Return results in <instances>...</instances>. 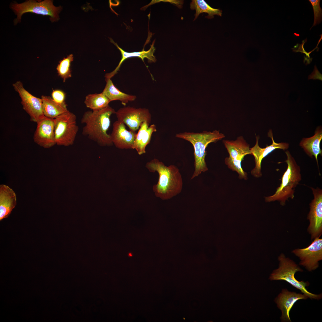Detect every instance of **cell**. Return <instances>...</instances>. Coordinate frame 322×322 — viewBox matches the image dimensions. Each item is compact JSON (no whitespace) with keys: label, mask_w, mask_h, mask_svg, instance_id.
<instances>
[{"label":"cell","mask_w":322,"mask_h":322,"mask_svg":"<svg viewBox=\"0 0 322 322\" xmlns=\"http://www.w3.org/2000/svg\"><path fill=\"white\" fill-rule=\"evenodd\" d=\"M145 167L151 172L157 171L158 173V182L152 188L156 197L163 200H168L181 193L182 179L177 166L173 165L166 166L162 162L154 158L148 162Z\"/></svg>","instance_id":"cell-1"},{"label":"cell","mask_w":322,"mask_h":322,"mask_svg":"<svg viewBox=\"0 0 322 322\" xmlns=\"http://www.w3.org/2000/svg\"><path fill=\"white\" fill-rule=\"evenodd\" d=\"M278 267L270 274L269 279L271 281H284L293 287L300 290L303 294L311 299L317 300L322 298V294H316L309 292L306 289L309 284L308 281H299L295 277L296 273L302 272L303 270L293 260L281 253L278 257Z\"/></svg>","instance_id":"cell-5"},{"label":"cell","mask_w":322,"mask_h":322,"mask_svg":"<svg viewBox=\"0 0 322 322\" xmlns=\"http://www.w3.org/2000/svg\"><path fill=\"white\" fill-rule=\"evenodd\" d=\"M136 133L128 130L124 123L117 120L113 123L110 135L112 142L116 148L133 149Z\"/></svg>","instance_id":"cell-15"},{"label":"cell","mask_w":322,"mask_h":322,"mask_svg":"<svg viewBox=\"0 0 322 322\" xmlns=\"http://www.w3.org/2000/svg\"><path fill=\"white\" fill-rule=\"evenodd\" d=\"M176 137L188 141L193 146L195 170L191 178L192 179L208 170L205 161L206 149L208 145L221 140L225 136L219 131L215 130L200 133L185 132L177 134Z\"/></svg>","instance_id":"cell-3"},{"label":"cell","mask_w":322,"mask_h":322,"mask_svg":"<svg viewBox=\"0 0 322 322\" xmlns=\"http://www.w3.org/2000/svg\"><path fill=\"white\" fill-rule=\"evenodd\" d=\"M314 199L310 204L307 216L309 224L307 230L312 240L319 237L322 233V190L319 188H311Z\"/></svg>","instance_id":"cell-11"},{"label":"cell","mask_w":322,"mask_h":322,"mask_svg":"<svg viewBox=\"0 0 322 322\" xmlns=\"http://www.w3.org/2000/svg\"><path fill=\"white\" fill-rule=\"evenodd\" d=\"M322 139V129L321 127H318L314 135L309 138H303L300 143V146L303 148L306 153L310 157L314 156L319 167L318 156L322 155V151L320 148V143Z\"/></svg>","instance_id":"cell-19"},{"label":"cell","mask_w":322,"mask_h":322,"mask_svg":"<svg viewBox=\"0 0 322 322\" xmlns=\"http://www.w3.org/2000/svg\"><path fill=\"white\" fill-rule=\"evenodd\" d=\"M223 142L231 159L243 160L245 156L251 154L250 145L242 136L235 140H224Z\"/></svg>","instance_id":"cell-20"},{"label":"cell","mask_w":322,"mask_h":322,"mask_svg":"<svg viewBox=\"0 0 322 322\" xmlns=\"http://www.w3.org/2000/svg\"><path fill=\"white\" fill-rule=\"evenodd\" d=\"M54 120L56 144L64 146L72 145L79 130L75 114L68 110Z\"/></svg>","instance_id":"cell-6"},{"label":"cell","mask_w":322,"mask_h":322,"mask_svg":"<svg viewBox=\"0 0 322 322\" xmlns=\"http://www.w3.org/2000/svg\"><path fill=\"white\" fill-rule=\"evenodd\" d=\"M15 90L18 94L24 110L28 114L31 121L36 123L44 116L43 111L42 100L26 90L22 82L17 81L13 84Z\"/></svg>","instance_id":"cell-10"},{"label":"cell","mask_w":322,"mask_h":322,"mask_svg":"<svg viewBox=\"0 0 322 322\" xmlns=\"http://www.w3.org/2000/svg\"><path fill=\"white\" fill-rule=\"evenodd\" d=\"M65 94L59 89L53 90L52 93V98L56 102L60 104L65 103Z\"/></svg>","instance_id":"cell-28"},{"label":"cell","mask_w":322,"mask_h":322,"mask_svg":"<svg viewBox=\"0 0 322 322\" xmlns=\"http://www.w3.org/2000/svg\"><path fill=\"white\" fill-rule=\"evenodd\" d=\"M110 41L115 45L117 48L120 50L122 55L121 59L119 63L118 66L112 72L109 73H106L105 77L106 78H111L114 76L119 70L120 67L122 63L126 59L130 57H138L141 59L144 62V59L145 58H147L148 61L149 63L155 62L156 61L155 57L154 55V53L155 50V48L154 47V41H153L152 44L151 45L150 49L147 51H145L144 50L141 51L134 52H127L122 48L120 47L117 44L115 43L114 41L111 38H110Z\"/></svg>","instance_id":"cell-17"},{"label":"cell","mask_w":322,"mask_h":322,"mask_svg":"<svg viewBox=\"0 0 322 322\" xmlns=\"http://www.w3.org/2000/svg\"><path fill=\"white\" fill-rule=\"evenodd\" d=\"M16 195L7 185L0 186V220L7 217L16 205Z\"/></svg>","instance_id":"cell-18"},{"label":"cell","mask_w":322,"mask_h":322,"mask_svg":"<svg viewBox=\"0 0 322 322\" xmlns=\"http://www.w3.org/2000/svg\"><path fill=\"white\" fill-rule=\"evenodd\" d=\"M41 99L43 113L47 117L54 119L68 111L66 103H57L49 96L42 95Z\"/></svg>","instance_id":"cell-21"},{"label":"cell","mask_w":322,"mask_h":322,"mask_svg":"<svg viewBox=\"0 0 322 322\" xmlns=\"http://www.w3.org/2000/svg\"><path fill=\"white\" fill-rule=\"evenodd\" d=\"M190 8L191 10H196L193 21L198 18L200 14L204 13L208 14L207 17L208 18H213L215 15L221 16L222 15V10L212 7L204 0H192L190 4Z\"/></svg>","instance_id":"cell-23"},{"label":"cell","mask_w":322,"mask_h":322,"mask_svg":"<svg viewBox=\"0 0 322 322\" xmlns=\"http://www.w3.org/2000/svg\"><path fill=\"white\" fill-rule=\"evenodd\" d=\"M110 101L102 93L90 94L87 95L84 103L86 106L92 110H98L109 105Z\"/></svg>","instance_id":"cell-24"},{"label":"cell","mask_w":322,"mask_h":322,"mask_svg":"<svg viewBox=\"0 0 322 322\" xmlns=\"http://www.w3.org/2000/svg\"><path fill=\"white\" fill-rule=\"evenodd\" d=\"M161 1L171 3L172 4H176L179 8H181L183 4V1L181 0H153L147 6H148L149 5Z\"/></svg>","instance_id":"cell-30"},{"label":"cell","mask_w":322,"mask_h":322,"mask_svg":"<svg viewBox=\"0 0 322 322\" xmlns=\"http://www.w3.org/2000/svg\"><path fill=\"white\" fill-rule=\"evenodd\" d=\"M37 123L33 135L34 142L44 148H49L56 145L54 119L45 117Z\"/></svg>","instance_id":"cell-13"},{"label":"cell","mask_w":322,"mask_h":322,"mask_svg":"<svg viewBox=\"0 0 322 322\" xmlns=\"http://www.w3.org/2000/svg\"><path fill=\"white\" fill-rule=\"evenodd\" d=\"M292 252L300 259L299 265L308 271L314 270L318 267L319 262L322 259V239L316 237L306 247L296 249Z\"/></svg>","instance_id":"cell-9"},{"label":"cell","mask_w":322,"mask_h":322,"mask_svg":"<svg viewBox=\"0 0 322 322\" xmlns=\"http://www.w3.org/2000/svg\"><path fill=\"white\" fill-rule=\"evenodd\" d=\"M313 10L314 13V22L312 27L316 25L321 22L322 20V9L320 6V0H309Z\"/></svg>","instance_id":"cell-27"},{"label":"cell","mask_w":322,"mask_h":322,"mask_svg":"<svg viewBox=\"0 0 322 322\" xmlns=\"http://www.w3.org/2000/svg\"><path fill=\"white\" fill-rule=\"evenodd\" d=\"M308 298L304 294L290 291L286 289H283L274 300L277 307L281 311V321L291 322L290 312L293 305L299 300H306Z\"/></svg>","instance_id":"cell-14"},{"label":"cell","mask_w":322,"mask_h":322,"mask_svg":"<svg viewBox=\"0 0 322 322\" xmlns=\"http://www.w3.org/2000/svg\"><path fill=\"white\" fill-rule=\"evenodd\" d=\"M322 74L318 70L316 66L315 65L314 66V70L311 75L308 76V79H319L322 81Z\"/></svg>","instance_id":"cell-29"},{"label":"cell","mask_w":322,"mask_h":322,"mask_svg":"<svg viewBox=\"0 0 322 322\" xmlns=\"http://www.w3.org/2000/svg\"><path fill=\"white\" fill-rule=\"evenodd\" d=\"M115 113L109 105L101 109L86 112L81 119V123L85 124L82 134L100 146L112 145L107 131L110 125V117Z\"/></svg>","instance_id":"cell-2"},{"label":"cell","mask_w":322,"mask_h":322,"mask_svg":"<svg viewBox=\"0 0 322 322\" xmlns=\"http://www.w3.org/2000/svg\"><path fill=\"white\" fill-rule=\"evenodd\" d=\"M156 131L155 124L149 126L147 122H143L136 133L133 149H135L139 155L145 153L146 147L150 142L152 135Z\"/></svg>","instance_id":"cell-16"},{"label":"cell","mask_w":322,"mask_h":322,"mask_svg":"<svg viewBox=\"0 0 322 322\" xmlns=\"http://www.w3.org/2000/svg\"><path fill=\"white\" fill-rule=\"evenodd\" d=\"M10 7L17 16L14 20L15 24L20 21L22 15L27 12L49 16L52 22L56 21L59 19L58 14L62 9L61 6H54L53 1L50 0H45L39 2L30 0L21 4L12 3Z\"/></svg>","instance_id":"cell-7"},{"label":"cell","mask_w":322,"mask_h":322,"mask_svg":"<svg viewBox=\"0 0 322 322\" xmlns=\"http://www.w3.org/2000/svg\"><path fill=\"white\" fill-rule=\"evenodd\" d=\"M285 152L287 156L285 162L287 166L282 177L281 183L273 195L265 197L266 202L278 201L282 206L285 205L289 198H294L295 188L301 180L300 166L288 151Z\"/></svg>","instance_id":"cell-4"},{"label":"cell","mask_w":322,"mask_h":322,"mask_svg":"<svg viewBox=\"0 0 322 322\" xmlns=\"http://www.w3.org/2000/svg\"><path fill=\"white\" fill-rule=\"evenodd\" d=\"M117 120L126 125L130 131L136 132L144 122L150 124L151 115L148 109L124 106L119 109L115 114Z\"/></svg>","instance_id":"cell-8"},{"label":"cell","mask_w":322,"mask_h":322,"mask_svg":"<svg viewBox=\"0 0 322 322\" xmlns=\"http://www.w3.org/2000/svg\"><path fill=\"white\" fill-rule=\"evenodd\" d=\"M106 84L102 92L110 102L119 100L122 104L125 105L129 102L134 101L136 98L135 95H130L121 92L114 85L110 78H106Z\"/></svg>","instance_id":"cell-22"},{"label":"cell","mask_w":322,"mask_h":322,"mask_svg":"<svg viewBox=\"0 0 322 322\" xmlns=\"http://www.w3.org/2000/svg\"><path fill=\"white\" fill-rule=\"evenodd\" d=\"M242 160H241L233 159L229 157L226 158L225 161V163L229 168L238 173L240 178L246 179L247 178V174L244 171L241 166V163Z\"/></svg>","instance_id":"cell-26"},{"label":"cell","mask_w":322,"mask_h":322,"mask_svg":"<svg viewBox=\"0 0 322 322\" xmlns=\"http://www.w3.org/2000/svg\"><path fill=\"white\" fill-rule=\"evenodd\" d=\"M72 54H70L66 58H64L59 62L56 70L59 76L61 78L63 82L71 77V71L70 69L71 64L73 60Z\"/></svg>","instance_id":"cell-25"},{"label":"cell","mask_w":322,"mask_h":322,"mask_svg":"<svg viewBox=\"0 0 322 322\" xmlns=\"http://www.w3.org/2000/svg\"><path fill=\"white\" fill-rule=\"evenodd\" d=\"M268 136L272 140V144L269 146L267 145L264 148L260 147L258 145L259 137L256 136V142L255 145L250 148L251 154L254 157L255 166L251 171V174L254 177L258 178L262 176L261 172V163L263 159L268 154L276 149H282L284 150L287 149L289 144L286 143H277L273 139V133L270 130L268 133Z\"/></svg>","instance_id":"cell-12"}]
</instances>
